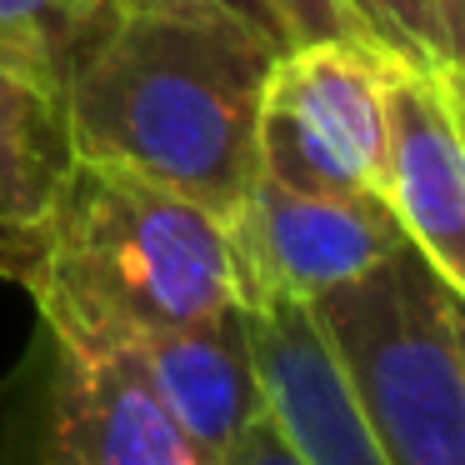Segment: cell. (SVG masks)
I'll return each mask as SVG.
<instances>
[{
	"instance_id": "15",
	"label": "cell",
	"mask_w": 465,
	"mask_h": 465,
	"mask_svg": "<svg viewBox=\"0 0 465 465\" xmlns=\"http://www.w3.org/2000/svg\"><path fill=\"white\" fill-rule=\"evenodd\" d=\"M35 271H41V231L0 221V281H15L31 291Z\"/></svg>"
},
{
	"instance_id": "4",
	"label": "cell",
	"mask_w": 465,
	"mask_h": 465,
	"mask_svg": "<svg viewBox=\"0 0 465 465\" xmlns=\"http://www.w3.org/2000/svg\"><path fill=\"white\" fill-rule=\"evenodd\" d=\"M0 465H205L131 345H85L41 321L0 411Z\"/></svg>"
},
{
	"instance_id": "14",
	"label": "cell",
	"mask_w": 465,
	"mask_h": 465,
	"mask_svg": "<svg viewBox=\"0 0 465 465\" xmlns=\"http://www.w3.org/2000/svg\"><path fill=\"white\" fill-rule=\"evenodd\" d=\"M221 465H301V460H295V450L285 445V435L275 430V420L261 411L231 440V450L221 455Z\"/></svg>"
},
{
	"instance_id": "10",
	"label": "cell",
	"mask_w": 465,
	"mask_h": 465,
	"mask_svg": "<svg viewBox=\"0 0 465 465\" xmlns=\"http://www.w3.org/2000/svg\"><path fill=\"white\" fill-rule=\"evenodd\" d=\"M71 165L75 145L65 101L0 71V221L41 231Z\"/></svg>"
},
{
	"instance_id": "13",
	"label": "cell",
	"mask_w": 465,
	"mask_h": 465,
	"mask_svg": "<svg viewBox=\"0 0 465 465\" xmlns=\"http://www.w3.org/2000/svg\"><path fill=\"white\" fill-rule=\"evenodd\" d=\"M121 11L211 15V21H225L235 31L255 35L271 55H285L311 41H331V35H361L345 0H121Z\"/></svg>"
},
{
	"instance_id": "8",
	"label": "cell",
	"mask_w": 465,
	"mask_h": 465,
	"mask_svg": "<svg viewBox=\"0 0 465 465\" xmlns=\"http://www.w3.org/2000/svg\"><path fill=\"white\" fill-rule=\"evenodd\" d=\"M251 345L265 415L301 465H385L311 305L281 291H251Z\"/></svg>"
},
{
	"instance_id": "6",
	"label": "cell",
	"mask_w": 465,
	"mask_h": 465,
	"mask_svg": "<svg viewBox=\"0 0 465 465\" xmlns=\"http://www.w3.org/2000/svg\"><path fill=\"white\" fill-rule=\"evenodd\" d=\"M231 231L245 265V295L281 291L305 305L365 275L395 245H405V231L391 215L385 195L291 191L265 175L251 181Z\"/></svg>"
},
{
	"instance_id": "7",
	"label": "cell",
	"mask_w": 465,
	"mask_h": 465,
	"mask_svg": "<svg viewBox=\"0 0 465 465\" xmlns=\"http://www.w3.org/2000/svg\"><path fill=\"white\" fill-rule=\"evenodd\" d=\"M460 71L385 61L381 195L405 241L465 291V145Z\"/></svg>"
},
{
	"instance_id": "1",
	"label": "cell",
	"mask_w": 465,
	"mask_h": 465,
	"mask_svg": "<svg viewBox=\"0 0 465 465\" xmlns=\"http://www.w3.org/2000/svg\"><path fill=\"white\" fill-rule=\"evenodd\" d=\"M275 55L211 15L121 11L65 85L81 161H111L201 201L225 225L255 181V115Z\"/></svg>"
},
{
	"instance_id": "9",
	"label": "cell",
	"mask_w": 465,
	"mask_h": 465,
	"mask_svg": "<svg viewBox=\"0 0 465 465\" xmlns=\"http://www.w3.org/2000/svg\"><path fill=\"white\" fill-rule=\"evenodd\" d=\"M155 401L171 411L205 465H221L231 440L265 411L261 371L251 345V311L245 301L205 315V321L175 325L131 341Z\"/></svg>"
},
{
	"instance_id": "2",
	"label": "cell",
	"mask_w": 465,
	"mask_h": 465,
	"mask_svg": "<svg viewBox=\"0 0 465 465\" xmlns=\"http://www.w3.org/2000/svg\"><path fill=\"white\" fill-rule=\"evenodd\" d=\"M31 295L71 341L131 345L245 301V265L235 231L201 201L75 155L41 221Z\"/></svg>"
},
{
	"instance_id": "11",
	"label": "cell",
	"mask_w": 465,
	"mask_h": 465,
	"mask_svg": "<svg viewBox=\"0 0 465 465\" xmlns=\"http://www.w3.org/2000/svg\"><path fill=\"white\" fill-rule=\"evenodd\" d=\"M121 21V0H0V71L61 95Z\"/></svg>"
},
{
	"instance_id": "5",
	"label": "cell",
	"mask_w": 465,
	"mask_h": 465,
	"mask_svg": "<svg viewBox=\"0 0 465 465\" xmlns=\"http://www.w3.org/2000/svg\"><path fill=\"white\" fill-rule=\"evenodd\" d=\"M385 55L331 35L275 55L255 115V175L291 191L381 195Z\"/></svg>"
},
{
	"instance_id": "12",
	"label": "cell",
	"mask_w": 465,
	"mask_h": 465,
	"mask_svg": "<svg viewBox=\"0 0 465 465\" xmlns=\"http://www.w3.org/2000/svg\"><path fill=\"white\" fill-rule=\"evenodd\" d=\"M355 31L395 65L460 71L465 0H345Z\"/></svg>"
},
{
	"instance_id": "3",
	"label": "cell",
	"mask_w": 465,
	"mask_h": 465,
	"mask_svg": "<svg viewBox=\"0 0 465 465\" xmlns=\"http://www.w3.org/2000/svg\"><path fill=\"white\" fill-rule=\"evenodd\" d=\"M460 295L405 241L311 301L385 465H465Z\"/></svg>"
}]
</instances>
